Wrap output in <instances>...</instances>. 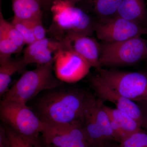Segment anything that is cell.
<instances>
[{
    "mask_svg": "<svg viewBox=\"0 0 147 147\" xmlns=\"http://www.w3.org/2000/svg\"><path fill=\"white\" fill-rule=\"evenodd\" d=\"M64 47L62 42L52 37H46L27 45L23 50L22 57L28 65L31 63L45 64L55 59Z\"/></svg>",
    "mask_w": 147,
    "mask_h": 147,
    "instance_id": "obj_11",
    "label": "cell"
},
{
    "mask_svg": "<svg viewBox=\"0 0 147 147\" xmlns=\"http://www.w3.org/2000/svg\"><path fill=\"white\" fill-rule=\"evenodd\" d=\"M60 87L50 90L40 99L37 115L46 123L81 124L89 92Z\"/></svg>",
    "mask_w": 147,
    "mask_h": 147,
    "instance_id": "obj_1",
    "label": "cell"
},
{
    "mask_svg": "<svg viewBox=\"0 0 147 147\" xmlns=\"http://www.w3.org/2000/svg\"><path fill=\"white\" fill-rule=\"evenodd\" d=\"M89 82L98 99L103 102L109 101L113 103L117 109L137 121L142 127L143 115L142 109L138 104L114 90L105 84L98 74L92 76Z\"/></svg>",
    "mask_w": 147,
    "mask_h": 147,
    "instance_id": "obj_10",
    "label": "cell"
},
{
    "mask_svg": "<svg viewBox=\"0 0 147 147\" xmlns=\"http://www.w3.org/2000/svg\"><path fill=\"white\" fill-rule=\"evenodd\" d=\"M117 15L147 27V11L144 0H122Z\"/></svg>",
    "mask_w": 147,
    "mask_h": 147,
    "instance_id": "obj_15",
    "label": "cell"
},
{
    "mask_svg": "<svg viewBox=\"0 0 147 147\" xmlns=\"http://www.w3.org/2000/svg\"><path fill=\"white\" fill-rule=\"evenodd\" d=\"M142 109L143 115L142 127L145 129L147 133V102L138 104Z\"/></svg>",
    "mask_w": 147,
    "mask_h": 147,
    "instance_id": "obj_27",
    "label": "cell"
},
{
    "mask_svg": "<svg viewBox=\"0 0 147 147\" xmlns=\"http://www.w3.org/2000/svg\"><path fill=\"white\" fill-rule=\"evenodd\" d=\"M21 51L5 32L0 29V63L8 60L13 54L20 53Z\"/></svg>",
    "mask_w": 147,
    "mask_h": 147,
    "instance_id": "obj_21",
    "label": "cell"
},
{
    "mask_svg": "<svg viewBox=\"0 0 147 147\" xmlns=\"http://www.w3.org/2000/svg\"><path fill=\"white\" fill-rule=\"evenodd\" d=\"M96 100V96L89 92L81 124L92 146L102 147L110 142L105 140L98 125L95 117Z\"/></svg>",
    "mask_w": 147,
    "mask_h": 147,
    "instance_id": "obj_14",
    "label": "cell"
},
{
    "mask_svg": "<svg viewBox=\"0 0 147 147\" xmlns=\"http://www.w3.org/2000/svg\"><path fill=\"white\" fill-rule=\"evenodd\" d=\"M45 146H46V147H55V146H51V145H47L45 144Z\"/></svg>",
    "mask_w": 147,
    "mask_h": 147,
    "instance_id": "obj_31",
    "label": "cell"
},
{
    "mask_svg": "<svg viewBox=\"0 0 147 147\" xmlns=\"http://www.w3.org/2000/svg\"><path fill=\"white\" fill-rule=\"evenodd\" d=\"M55 59L25 72L3 96V100L26 103L44 90L61 87L63 82L54 75Z\"/></svg>",
    "mask_w": 147,
    "mask_h": 147,
    "instance_id": "obj_3",
    "label": "cell"
},
{
    "mask_svg": "<svg viewBox=\"0 0 147 147\" xmlns=\"http://www.w3.org/2000/svg\"><path fill=\"white\" fill-rule=\"evenodd\" d=\"M45 124L41 134L45 144L55 147H93L81 124Z\"/></svg>",
    "mask_w": 147,
    "mask_h": 147,
    "instance_id": "obj_8",
    "label": "cell"
},
{
    "mask_svg": "<svg viewBox=\"0 0 147 147\" xmlns=\"http://www.w3.org/2000/svg\"><path fill=\"white\" fill-rule=\"evenodd\" d=\"M5 128L9 140V147H42L39 139L23 136L9 126Z\"/></svg>",
    "mask_w": 147,
    "mask_h": 147,
    "instance_id": "obj_20",
    "label": "cell"
},
{
    "mask_svg": "<svg viewBox=\"0 0 147 147\" xmlns=\"http://www.w3.org/2000/svg\"><path fill=\"white\" fill-rule=\"evenodd\" d=\"M64 1L68 2L70 3L73 5H76L77 4L81 3V2L84 1H88L89 2V0H64Z\"/></svg>",
    "mask_w": 147,
    "mask_h": 147,
    "instance_id": "obj_29",
    "label": "cell"
},
{
    "mask_svg": "<svg viewBox=\"0 0 147 147\" xmlns=\"http://www.w3.org/2000/svg\"><path fill=\"white\" fill-rule=\"evenodd\" d=\"M13 18L23 21L42 19V6L40 0H11Z\"/></svg>",
    "mask_w": 147,
    "mask_h": 147,
    "instance_id": "obj_16",
    "label": "cell"
},
{
    "mask_svg": "<svg viewBox=\"0 0 147 147\" xmlns=\"http://www.w3.org/2000/svg\"><path fill=\"white\" fill-rule=\"evenodd\" d=\"M28 65L23 57L10 58L0 63V96H3L8 90L11 77L16 72L22 71Z\"/></svg>",
    "mask_w": 147,
    "mask_h": 147,
    "instance_id": "obj_17",
    "label": "cell"
},
{
    "mask_svg": "<svg viewBox=\"0 0 147 147\" xmlns=\"http://www.w3.org/2000/svg\"><path fill=\"white\" fill-rule=\"evenodd\" d=\"M0 147H9V140L6 129L1 126L0 127Z\"/></svg>",
    "mask_w": 147,
    "mask_h": 147,
    "instance_id": "obj_26",
    "label": "cell"
},
{
    "mask_svg": "<svg viewBox=\"0 0 147 147\" xmlns=\"http://www.w3.org/2000/svg\"><path fill=\"white\" fill-rule=\"evenodd\" d=\"M102 147H120L119 145H118L115 143H113V142H109L105 144Z\"/></svg>",
    "mask_w": 147,
    "mask_h": 147,
    "instance_id": "obj_30",
    "label": "cell"
},
{
    "mask_svg": "<svg viewBox=\"0 0 147 147\" xmlns=\"http://www.w3.org/2000/svg\"><path fill=\"white\" fill-rule=\"evenodd\" d=\"M102 107L110 118L116 142L121 143L131 134L142 130L140 124L125 113L104 105L103 102Z\"/></svg>",
    "mask_w": 147,
    "mask_h": 147,
    "instance_id": "obj_13",
    "label": "cell"
},
{
    "mask_svg": "<svg viewBox=\"0 0 147 147\" xmlns=\"http://www.w3.org/2000/svg\"><path fill=\"white\" fill-rule=\"evenodd\" d=\"M122 0H90L92 8L98 20L107 19L117 15Z\"/></svg>",
    "mask_w": 147,
    "mask_h": 147,
    "instance_id": "obj_18",
    "label": "cell"
},
{
    "mask_svg": "<svg viewBox=\"0 0 147 147\" xmlns=\"http://www.w3.org/2000/svg\"><path fill=\"white\" fill-rule=\"evenodd\" d=\"M103 102L102 100L97 98L95 105V117L98 125L107 142H116L110 118L102 107Z\"/></svg>",
    "mask_w": 147,
    "mask_h": 147,
    "instance_id": "obj_19",
    "label": "cell"
},
{
    "mask_svg": "<svg viewBox=\"0 0 147 147\" xmlns=\"http://www.w3.org/2000/svg\"><path fill=\"white\" fill-rule=\"evenodd\" d=\"M98 74L105 84L127 99L139 104L147 102V73L101 67Z\"/></svg>",
    "mask_w": 147,
    "mask_h": 147,
    "instance_id": "obj_4",
    "label": "cell"
},
{
    "mask_svg": "<svg viewBox=\"0 0 147 147\" xmlns=\"http://www.w3.org/2000/svg\"><path fill=\"white\" fill-rule=\"evenodd\" d=\"M55 0H40L42 7L46 10L50 9L51 6Z\"/></svg>",
    "mask_w": 147,
    "mask_h": 147,
    "instance_id": "obj_28",
    "label": "cell"
},
{
    "mask_svg": "<svg viewBox=\"0 0 147 147\" xmlns=\"http://www.w3.org/2000/svg\"><path fill=\"white\" fill-rule=\"evenodd\" d=\"M27 22L32 29L36 40L43 39L47 37V31L42 24V19Z\"/></svg>",
    "mask_w": 147,
    "mask_h": 147,
    "instance_id": "obj_25",
    "label": "cell"
},
{
    "mask_svg": "<svg viewBox=\"0 0 147 147\" xmlns=\"http://www.w3.org/2000/svg\"><path fill=\"white\" fill-rule=\"evenodd\" d=\"M53 21L48 32L53 38L65 42L76 35L91 36L96 22L84 9L64 0H55L50 9Z\"/></svg>",
    "mask_w": 147,
    "mask_h": 147,
    "instance_id": "obj_2",
    "label": "cell"
},
{
    "mask_svg": "<svg viewBox=\"0 0 147 147\" xmlns=\"http://www.w3.org/2000/svg\"><path fill=\"white\" fill-rule=\"evenodd\" d=\"M63 43L64 47L79 55L96 71L101 68L100 43L95 38L89 36L76 35Z\"/></svg>",
    "mask_w": 147,
    "mask_h": 147,
    "instance_id": "obj_12",
    "label": "cell"
},
{
    "mask_svg": "<svg viewBox=\"0 0 147 147\" xmlns=\"http://www.w3.org/2000/svg\"><path fill=\"white\" fill-rule=\"evenodd\" d=\"M100 47L101 67L134 65L146 58L147 41L141 36L120 42H102Z\"/></svg>",
    "mask_w": 147,
    "mask_h": 147,
    "instance_id": "obj_5",
    "label": "cell"
},
{
    "mask_svg": "<svg viewBox=\"0 0 147 147\" xmlns=\"http://www.w3.org/2000/svg\"><path fill=\"white\" fill-rule=\"evenodd\" d=\"M91 67L83 58L65 47L57 54L54 64L56 76L67 83L81 80L88 74Z\"/></svg>",
    "mask_w": 147,
    "mask_h": 147,
    "instance_id": "obj_9",
    "label": "cell"
},
{
    "mask_svg": "<svg viewBox=\"0 0 147 147\" xmlns=\"http://www.w3.org/2000/svg\"><path fill=\"white\" fill-rule=\"evenodd\" d=\"M120 147H147V133L143 129L127 137L119 144Z\"/></svg>",
    "mask_w": 147,
    "mask_h": 147,
    "instance_id": "obj_23",
    "label": "cell"
},
{
    "mask_svg": "<svg viewBox=\"0 0 147 147\" xmlns=\"http://www.w3.org/2000/svg\"><path fill=\"white\" fill-rule=\"evenodd\" d=\"M146 59H147V51Z\"/></svg>",
    "mask_w": 147,
    "mask_h": 147,
    "instance_id": "obj_32",
    "label": "cell"
},
{
    "mask_svg": "<svg viewBox=\"0 0 147 147\" xmlns=\"http://www.w3.org/2000/svg\"><path fill=\"white\" fill-rule=\"evenodd\" d=\"M0 116L9 127L25 137L39 139L45 127V123L26 103L2 100Z\"/></svg>",
    "mask_w": 147,
    "mask_h": 147,
    "instance_id": "obj_6",
    "label": "cell"
},
{
    "mask_svg": "<svg viewBox=\"0 0 147 147\" xmlns=\"http://www.w3.org/2000/svg\"><path fill=\"white\" fill-rule=\"evenodd\" d=\"M0 29L4 31L14 44L22 51L24 46L26 45L23 37L12 23H9L5 19L1 9L0 10Z\"/></svg>",
    "mask_w": 147,
    "mask_h": 147,
    "instance_id": "obj_22",
    "label": "cell"
},
{
    "mask_svg": "<svg viewBox=\"0 0 147 147\" xmlns=\"http://www.w3.org/2000/svg\"><path fill=\"white\" fill-rule=\"evenodd\" d=\"M94 32L102 42H120L147 34V27L116 15L96 21Z\"/></svg>",
    "mask_w": 147,
    "mask_h": 147,
    "instance_id": "obj_7",
    "label": "cell"
},
{
    "mask_svg": "<svg viewBox=\"0 0 147 147\" xmlns=\"http://www.w3.org/2000/svg\"><path fill=\"white\" fill-rule=\"evenodd\" d=\"M11 23L22 35L26 45H30L36 40L32 29L27 22L13 18Z\"/></svg>",
    "mask_w": 147,
    "mask_h": 147,
    "instance_id": "obj_24",
    "label": "cell"
}]
</instances>
